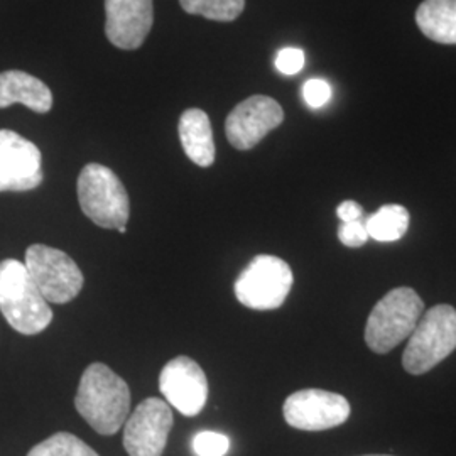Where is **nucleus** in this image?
Instances as JSON below:
<instances>
[{
  "label": "nucleus",
  "instance_id": "nucleus-1",
  "mask_svg": "<svg viewBox=\"0 0 456 456\" xmlns=\"http://www.w3.org/2000/svg\"><path fill=\"white\" fill-rule=\"evenodd\" d=\"M75 408L98 435L112 436L129 418L131 389L120 375L97 362L83 372Z\"/></svg>",
  "mask_w": 456,
  "mask_h": 456
},
{
  "label": "nucleus",
  "instance_id": "nucleus-2",
  "mask_svg": "<svg viewBox=\"0 0 456 456\" xmlns=\"http://www.w3.org/2000/svg\"><path fill=\"white\" fill-rule=\"evenodd\" d=\"M0 313L22 335H37L53 322L49 303L36 288L24 262H0Z\"/></svg>",
  "mask_w": 456,
  "mask_h": 456
},
{
  "label": "nucleus",
  "instance_id": "nucleus-3",
  "mask_svg": "<svg viewBox=\"0 0 456 456\" xmlns=\"http://www.w3.org/2000/svg\"><path fill=\"white\" fill-rule=\"evenodd\" d=\"M424 303L411 288H395L370 311L365 342L375 354H387L409 338L423 316Z\"/></svg>",
  "mask_w": 456,
  "mask_h": 456
},
{
  "label": "nucleus",
  "instance_id": "nucleus-4",
  "mask_svg": "<svg viewBox=\"0 0 456 456\" xmlns=\"http://www.w3.org/2000/svg\"><path fill=\"white\" fill-rule=\"evenodd\" d=\"M78 201L83 213L98 227H127L131 201L126 186L103 164H86L78 176Z\"/></svg>",
  "mask_w": 456,
  "mask_h": 456
},
{
  "label": "nucleus",
  "instance_id": "nucleus-5",
  "mask_svg": "<svg viewBox=\"0 0 456 456\" xmlns=\"http://www.w3.org/2000/svg\"><path fill=\"white\" fill-rule=\"evenodd\" d=\"M456 350V310L450 305H438L424 313L403 355V367L412 375L435 369Z\"/></svg>",
  "mask_w": 456,
  "mask_h": 456
},
{
  "label": "nucleus",
  "instance_id": "nucleus-6",
  "mask_svg": "<svg viewBox=\"0 0 456 456\" xmlns=\"http://www.w3.org/2000/svg\"><path fill=\"white\" fill-rule=\"evenodd\" d=\"M294 276L289 264L276 256L262 254L235 281V296L239 303L256 311L277 310L291 293Z\"/></svg>",
  "mask_w": 456,
  "mask_h": 456
},
{
  "label": "nucleus",
  "instance_id": "nucleus-7",
  "mask_svg": "<svg viewBox=\"0 0 456 456\" xmlns=\"http://www.w3.org/2000/svg\"><path fill=\"white\" fill-rule=\"evenodd\" d=\"M24 265L36 288L48 303L65 305L82 291L85 282L82 269L60 248L43 244L31 245L26 250Z\"/></svg>",
  "mask_w": 456,
  "mask_h": 456
},
{
  "label": "nucleus",
  "instance_id": "nucleus-8",
  "mask_svg": "<svg viewBox=\"0 0 456 456\" xmlns=\"http://www.w3.org/2000/svg\"><path fill=\"white\" fill-rule=\"evenodd\" d=\"M173 423V409L166 401L158 397L142 401L124 424L127 455L163 456Z\"/></svg>",
  "mask_w": 456,
  "mask_h": 456
},
{
  "label": "nucleus",
  "instance_id": "nucleus-9",
  "mask_svg": "<svg viewBox=\"0 0 456 456\" xmlns=\"http://www.w3.org/2000/svg\"><path fill=\"white\" fill-rule=\"evenodd\" d=\"M350 403L337 392L303 389L291 394L282 408L286 423L301 431H326L350 418Z\"/></svg>",
  "mask_w": 456,
  "mask_h": 456
},
{
  "label": "nucleus",
  "instance_id": "nucleus-10",
  "mask_svg": "<svg viewBox=\"0 0 456 456\" xmlns=\"http://www.w3.org/2000/svg\"><path fill=\"white\" fill-rule=\"evenodd\" d=\"M45 180L39 147L17 132L0 131V193L29 191Z\"/></svg>",
  "mask_w": 456,
  "mask_h": 456
},
{
  "label": "nucleus",
  "instance_id": "nucleus-11",
  "mask_svg": "<svg viewBox=\"0 0 456 456\" xmlns=\"http://www.w3.org/2000/svg\"><path fill=\"white\" fill-rule=\"evenodd\" d=\"M282 120L284 110L274 98L265 95L247 98L228 114L225 122L228 142L239 151H248L279 127Z\"/></svg>",
  "mask_w": 456,
  "mask_h": 456
},
{
  "label": "nucleus",
  "instance_id": "nucleus-12",
  "mask_svg": "<svg viewBox=\"0 0 456 456\" xmlns=\"http://www.w3.org/2000/svg\"><path fill=\"white\" fill-rule=\"evenodd\" d=\"M159 391L171 408L191 418L207 404L208 380L195 360L181 355L164 365L159 375Z\"/></svg>",
  "mask_w": 456,
  "mask_h": 456
},
{
  "label": "nucleus",
  "instance_id": "nucleus-13",
  "mask_svg": "<svg viewBox=\"0 0 456 456\" xmlns=\"http://www.w3.org/2000/svg\"><path fill=\"white\" fill-rule=\"evenodd\" d=\"M105 34L120 49L141 48L154 22L152 0H105Z\"/></svg>",
  "mask_w": 456,
  "mask_h": 456
},
{
  "label": "nucleus",
  "instance_id": "nucleus-14",
  "mask_svg": "<svg viewBox=\"0 0 456 456\" xmlns=\"http://www.w3.org/2000/svg\"><path fill=\"white\" fill-rule=\"evenodd\" d=\"M12 103H22L36 114H48L53 107V94L39 78L11 69L0 73V109H7Z\"/></svg>",
  "mask_w": 456,
  "mask_h": 456
},
{
  "label": "nucleus",
  "instance_id": "nucleus-15",
  "mask_svg": "<svg viewBox=\"0 0 456 456\" xmlns=\"http://www.w3.org/2000/svg\"><path fill=\"white\" fill-rule=\"evenodd\" d=\"M178 132L181 146L196 166L210 167L215 163L212 124L205 110L188 109L181 115Z\"/></svg>",
  "mask_w": 456,
  "mask_h": 456
},
{
  "label": "nucleus",
  "instance_id": "nucleus-16",
  "mask_svg": "<svg viewBox=\"0 0 456 456\" xmlns=\"http://www.w3.org/2000/svg\"><path fill=\"white\" fill-rule=\"evenodd\" d=\"M421 33L441 45H456V0H424L416 11Z\"/></svg>",
  "mask_w": 456,
  "mask_h": 456
},
{
  "label": "nucleus",
  "instance_id": "nucleus-17",
  "mask_svg": "<svg viewBox=\"0 0 456 456\" xmlns=\"http://www.w3.org/2000/svg\"><path fill=\"white\" fill-rule=\"evenodd\" d=\"M409 218V212L403 205H384L363 222L370 239L377 242H395L406 235Z\"/></svg>",
  "mask_w": 456,
  "mask_h": 456
},
{
  "label": "nucleus",
  "instance_id": "nucleus-18",
  "mask_svg": "<svg viewBox=\"0 0 456 456\" xmlns=\"http://www.w3.org/2000/svg\"><path fill=\"white\" fill-rule=\"evenodd\" d=\"M184 12L218 22H230L244 12L245 0H180Z\"/></svg>",
  "mask_w": 456,
  "mask_h": 456
},
{
  "label": "nucleus",
  "instance_id": "nucleus-19",
  "mask_svg": "<svg viewBox=\"0 0 456 456\" xmlns=\"http://www.w3.org/2000/svg\"><path fill=\"white\" fill-rule=\"evenodd\" d=\"M28 456H98V453L71 433H56L36 444Z\"/></svg>",
  "mask_w": 456,
  "mask_h": 456
},
{
  "label": "nucleus",
  "instance_id": "nucleus-20",
  "mask_svg": "<svg viewBox=\"0 0 456 456\" xmlns=\"http://www.w3.org/2000/svg\"><path fill=\"white\" fill-rule=\"evenodd\" d=\"M230 448V440L222 433L201 431L193 438V452L196 456H225Z\"/></svg>",
  "mask_w": 456,
  "mask_h": 456
},
{
  "label": "nucleus",
  "instance_id": "nucleus-21",
  "mask_svg": "<svg viewBox=\"0 0 456 456\" xmlns=\"http://www.w3.org/2000/svg\"><path fill=\"white\" fill-rule=\"evenodd\" d=\"M303 98L311 109H322L331 98V86L322 78H311L303 86Z\"/></svg>",
  "mask_w": 456,
  "mask_h": 456
},
{
  "label": "nucleus",
  "instance_id": "nucleus-22",
  "mask_svg": "<svg viewBox=\"0 0 456 456\" xmlns=\"http://www.w3.org/2000/svg\"><path fill=\"white\" fill-rule=\"evenodd\" d=\"M305 53L297 48H284L277 53L276 68L279 73L286 77L297 75L305 66Z\"/></svg>",
  "mask_w": 456,
  "mask_h": 456
},
{
  "label": "nucleus",
  "instance_id": "nucleus-23",
  "mask_svg": "<svg viewBox=\"0 0 456 456\" xmlns=\"http://www.w3.org/2000/svg\"><path fill=\"white\" fill-rule=\"evenodd\" d=\"M338 239L346 247H362L369 240V233L363 220L346 222L338 227Z\"/></svg>",
  "mask_w": 456,
  "mask_h": 456
},
{
  "label": "nucleus",
  "instance_id": "nucleus-24",
  "mask_svg": "<svg viewBox=\"0 0 456 456\" xmlns=\"http://www.w3.org/2000/svg\"><path fill=\"white\" fill-rule=\"evenodd\" d=\"M337 215H338V218L342 220V224H346V222L362 220L363 210H362V207H360L357 201L346 200V201H343L342 205L337 208Z\"/></svg>",
  "mask_w": 456,
  "mask_h": 456
},
{
  "label": "nucleus",
  "instance_id": "nucleus-25",
  "mask_svg": "<svg viewBox=\"0 0 456 456\" xmlns=\"http://www.w3.org/2000/svg\"><path fill=\"white\" fill-rule=\"evenodd\" d=\"M365 456H391V455H365Z\"/></svg>",
  "mask_w": 456,
  "mask_h": 456
}]
</instances>
